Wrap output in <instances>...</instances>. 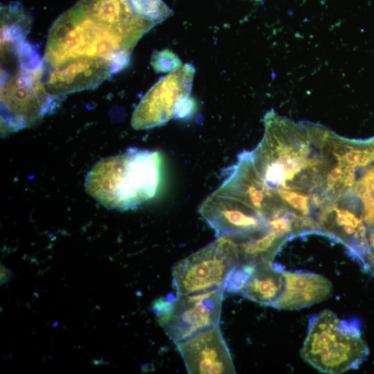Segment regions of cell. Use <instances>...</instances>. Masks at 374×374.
I'll list each match as a JSON object with an SVG mask.
<instances>
[{"label":"cell","instance_id":"cell-1","mask_svg":"<svg viewBox=\"0 0 374 374\" xmlns=\"http://www.w3.org/2000/svg\"><path fill=\"white\" fill-rule=\"evenodd\" d=\"M161 166L159 152L129 148L98 161L87 175L85 190L107 208L133 209L157 194Z\"/></svg>","mask_w":374,"mask_h":374},{"label":"cell","instance_id":"cell-2","mask_svg":"<svg viewBox=\"0 0 374 374\" xmlns=\"http://www.w3.org/2000/svg\"><path fill=\"white\" fill-rule=\"evenodd\" d=\"M68 10L98 39L130 57L139 40L172 14L163 0H79Z\"/></svg>","mask_w":374,"mask_h":374},{"label":"cell","instance_id":"cell-3","mask_svg":"<svg viewBox=\"0 0 374 374\" xmlns=\"http://www.w3.org/2000/svg\"><path fill=\"white\" fill-rule=\"evenodd\" d=\"M369 350L353 321L339 319L329 310L311 319L300 351L303 359L325 373H341L357 368Z\"/></svg>","mask_w":374,"mask_h":374},{"label":"cell","instance_id":"cell-4","mask_svg":"<svg viewBox=\"0 0 374 374\" xmlns=\"http://www.w3.org/2000/svg\"><path fill=\"white\" fill-rule=\"evenodd\" d=\"M23 58L13 74L3 76L1 132L6 135L31 127L54 108L55 100L43 83V60L30 64Z\"/></svg>","mask_w":374,"mask_h":374},{"label":"cell","instance_id":"cell-5","mask_svg":"<svg viewBox=\"0 0 374 374\" xmlns=\"http://www.w3.org/2000/svg\"><path fill=\"white\" fill-rule=\"evenodd\" d=\"M226 287L186 294H169L152 305L160 326L176 344L220 324Z\"/></svg>","mask_w":374,"mask_h":374},{"label":"cell","instance_id":"cell-6","mask_svg":"<svg viewBox=\"0 0 374 374\" xmlns=\"http://www.w3.org/2000/svg\"><path fill=\"white\" fill-rule=\"evenodd\" d=\"M195 73L194 66L184 64L159 79L136 107L131 125L134 130H147L184 118L193 109L190 98Z\"/></svg>","mask_w":374,"mask_h":374},{"label":"cell","instance_id":"cell-7","mask_svg":"<svg viewBox=\"0 0 374 374\" xmlns=\"http://www.w3.org/2000/svg\"><path fill=\"white\" fill-rule=\"evenodd\" d=\"M238 265L233 243L226 237L217 238L175 265L172 269V287L177 294L226 287Z\"/></svg>","mask_w":374,"mask_h":374},{"label":"cell","instance_id":"cell-8","mask_svg":"<svg viewBox=\"0 0 374 374\" xmlns=\"http://www.w3.org/2000/svg\"><path fill=\"white\" fill-rule=\"evenodd\" d=\"M43 83L46 92L57 98L99 86L116 69L109 60L96 56L66 58L51 66H44Z\"/></svg>","mask_w":374,"mask_h":374},{"label":"cell","instance_id":"cell-9","mask_svg":"<svg viewBox=\"0 0 374 374\" xmlns=\"http://www.w3.org/2000/svg\"><path fill=\"white\" fill-rule=\"evenodd\" d=\"M188 373H235L231 353L219 325L176 344Z\"/></svg>","mask_w":374,"mask_h":374},{"label":"cell","instance_id":"cell-10","mask_svg":"<svg viewBox=\"0 0 374 374\" xmlns=\"http://www.w3.org/2000/svg\"><path fill=\"white\" fill-rule=\"evenodd\" d=\"M199 213L217 238L251 236L266 232L267 224L259 216L217 188L199 208Z\"/></svg>","mask_w":374,"mask_h":374},{"label":"cell","instance_id":"cell-11","mask_svg":"<svg viewBox=\"0 0 374 374\" xmlns=\"http://www.w3.org/2000/svg\"><path fill=\"white\" fill-rule=\"evenodd\" d=\"M283 284V271L272 262L238 265L233 270L226 290L261 305L273 306Z\"/></svg>","mask_w":374,"mask_h":374},{"label":"cell","instance_id":"cell-12","mask_svg":"<svg viewBox=\"0 0 374 374\" xmlns=\"http://www.w3.org/2000/svg\"><path fill=\"white\" fill-rule=\"evenodd\" d=\"M282 292L273 306L279 310H297L328 299L332 283L324 276L307 272L283 271Z\"/></svg>","mask_w":374,"mask_h":374},{"label":"cell","instance_id":"cell-13","mask_svg":"<svg viewBox=\"0 0 374 374\" xmlns=\"http://www.w3.org/2000/svg\"><path fill=\"white\" fill-rule=\"evenodd\" d=\"M151 63L154 70L159 72L174 71L182 65L179 57L168 50L154 53Z\"/></svg>","mask_w":374,"mask_h":374},{"label":"cell","instance_id":"cell-14","mask_svg":"<svg viewBox=\"0 0 374 374\" xmlns=\"http://www.w3.org/2000/svg\"><path fill=\"white\" fill-rule=\"evenodd\" d=\"M256 1H260V0H256Z\"/></svg>","mask_w":374,"mask_h":374}]
</instances>
